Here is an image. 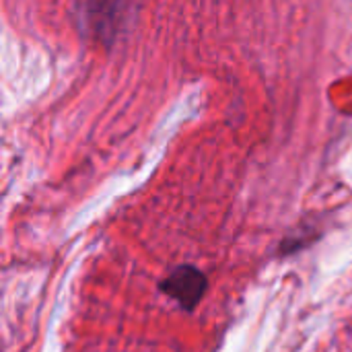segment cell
<instances>
[{
	"mask_svg": "<svg viewBox=\"0 0 352 352\" xmlns=\"http://www.w3.org/2000/svg\"><path fill=\"white\" fill-rule=\"evenodd\" d=\"M161 291L190 311L206 291V276L194 266H179L161 283Z\"/></svg>",
	"mask_w": 352,
	"mask_h": 352,
	"instance_id": "1",
	"label": "cell"
}]
</instances>
